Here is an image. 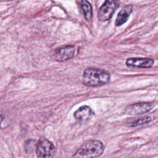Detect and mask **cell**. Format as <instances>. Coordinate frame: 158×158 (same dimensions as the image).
I'll list each match as a JSON object with an SVG mask.
<instances>
[{
    "label": "cell",
    "instance_id": "9c48e42d",
    "mask_svg": "<svg viewBox=\"0 0 158 158\" xmlns=\"http://www.w3.org/2000/svg\"><path fill=\"white\" fill-rule=\"evenodd\" d=\"M133 6L132 5H127L123 7L120 11L118 12L117 18L115 21V25L117 27L121 26L125 23L128 19L130 15L132 12Z\"/></svg>",
    "mask_w": 158,
    "mask_h": 158
},
{
    "label": "cell",
    "instance_id": "52a82bcc",
    "mask_svg": "<svg viewBox=\"0 0 158 158\" xmlns=\"http://www.w3.org/2000/svg\"><path fill=\"white\" fill-rule=\"evenodd\" d=\"M154 60L150 58L133 57L128 58L126 60V65L129 67L136 68H149L154 64Z\"/></svg>",
    "mask_w": 158,
    "mask_h": 158
},
{
    "label": "cell",
    "instance_id": "5b68a950",
    "mask_svg": "<svg viewBox=\"0 0 158 158\" xmlns=\"http://www.w3.org/2000/svg\"><path fill=\"white\" fill-rule=\"evenodd\" d=\"M118 6L119 3L118 1L112 0L106 1L100 7L98 11L99 20L102 22L109 20Z\"/></svg>",
    "mask_w": 158,
    "mask_h": 158
},
{
    "label": "cell",
    "instance_id": "30bf717a",
    "mask_svg": "<svg viewBox=\"0 0 158 158\" xmlns=\"http://www.w3.org/2000/svg\"><path fill=\"white\" fill-rule=\"evenodd\" d=\"M80 7L86 20L89 21L93 17V10L91 4L86 0H83L80 2Z\"/></svg>",
    "mask_w": 158,
    "mask_h": 158
},
{
    "label": "cell",
    "instance_id": "6da1fadb",
    "mask_svg": "<svg viewBox=\"0 0 158 158\" xmlns=\"http://www.w3.org/2000/svg\"><path fill=\"white\" fill-rule=\"evenodd\" d=\"M110 79V73L105 70L88 67L83 73L82 82L88 86L96 87L107 83Z\"/></svg>",
    "mask_w": 158,
    "mask_h": 158
},
{
    "label": "cell",
    "instance_id": "ba28073f",
    "mask_svg": "<svg viewBox=\"0 0 158 158\" xmlns=\"http://www.w3.org/2000/svg\"><path fill=\"white\" fill-rule=\"evenodd\" d=\"M94 115V112L88 106H81L73 114L75 119L80 122H86Z\"/></svg>",
    "mask_w": 158,
    "mask_h": 158
},
{
    "label": "cell",
    "instance_id": "3957f363",
    "mask_svg": "<svg viewBox=\"0 0 158 158\" xmlns=\"http://www.w3.org/2000/svg\"><path fill=\"white\" fill-rule=\"evenodd\" d=\"M54 152V146L45 138H41L36 144L37 158H53Z\"/></svg>",
    "mask_w": 158,
    "mask_h": 158
},
{
    "label": "cell",
    "instance_id": "7a4b0ae2",
    "mask_svg": "<svg viewBox=\"0 0 158 158\" xmlns=\"http://www.w3.org/2000/svg\"><path fill=\"white\" fill-rule=\"evenodd\" d=\"M104 148V145L101 141L89 140L75 152L72 158H96L103 153Z\"/></svg>",
    "mask_w": 158,
    "mask_h": 158
},
{
    "label": "cell",
    "instance_id": "8992f818",
    "mask_svg": "<svg viewBox=\"0 0 158 158\" xmlns=\"http://www.w3.org/2000/svg\"><path fill=\"white\" fill-rule=\"evenodd\" d=\"M75 47L67 45L55 49L51 53L52 58L58 62H62L72 59L75 55Z\"/></svg>",
    "mask_w": 158,
    "mask_h": 158
},
{
    "label": "cell",
    "instance_id": "277c9868",
    "mask_svg": "<svg viewBox=\"0 0 158 158\" xmlns=\"http://www.w3.org/2000/svg\"><path fill=\"white\" fill-rule=\"evenodd\" d=\"M155 106L153 102H139L128 106L124 111V114L130 115H141L148 113Z\"/></svg>",
    "mask_w": 158,
    "mask_h": 158
},
{
    "label": "cell",
    "instance_id": "7c38bea8",
    "mask_svg": "<svg viewBox=\"0 0 158 158\" xmlns=\"http://www.w3.org/2000/svg\"><path fill=\"white\" fill-rule=\"evenodd\" d=\"M4 118H5V116H4L3 114H0V127H1V123L2 122V121H3L4 119Z\"/></svg>",
    "mask_w": 158,
    "mask_h": 158
},
{
    "label": "cell",
    "instance_id": "8fae6325",
    "mask_svg": "<svg viewBox=\"0 0 158 158\" xmlns=\"http://www.w3.org/2000/svg\"><path fill=\"white\" fill-rule=\"evenodd\" d=\"M152 120V118L150 116H143L138 118H134V119H130L128 122V125L130 127H136L143 124H145L150 122Z\"/></svg>",
    "mask_w": 158,
    "mask_h": 158
}]
</instances>
